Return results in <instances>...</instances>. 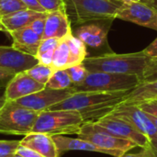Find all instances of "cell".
<instances>
[{
  "instance_id": "obj_43",
  "label": "cell",
  "mask_w": 157,
  "mask_h": 157,
  "mask_svg": "<svg viewBox=\"0 0 157 157\" xmlns=\"http://www.w3.org/2000/svg\"><path fill=\"white\" fill-rule=\"evenodd\" d=\"M117 1H121L122 2V0H117Z\"/></svg>"
},
{
  "instance_id": "obj_7",
  "label": "cell",
  "mask_w": 157,
  "mask_h": 157,
  "mask_svg": "<svg viewBox=\"0 0 157 157\" xmlns=\"http://www.w3.org/2000/svg\"><path fill=\"white\" fill-rule=\"evenodd\" d=\"M39 114L15 101H6L0 110V133L25 136L32 132Z\"/></svg>"
},
{
  "instance_id": "obj_24",
  "label": "cell",
  "mask_w": 157,
  "mask_h": 157,
  "mask_svg": "<svg viewBox=\"0 0 157 157\" xmlns=\"http://www.w3.org/2000/svg\"><path fill=\"white\" fill-rule=\"evenodd\" d=\"M55 70L52 66L37 63L29 70L25 71L30 77H32L34 80L38 81L40 84H43L46 86L47 82L51 78L52 75L53 74Z\"/></svg>"
},
{
  "instance_id": "obj_18",
  "label": "cell",
  "mask_w": 157,
  "mask_h": 157,
  "mask_svg": "<svg viewBox=\"0 0 157 157\" xmlns=\"http://www.w3.org/2000/svg\"><path fill=\"white\" fill-rule=\"evenodd\" d=\"M48 12H38L29 8L19 10L6 16L0 17L1 22L5 26L7 32L14 31L16 29L29 26L36 18L44 17Z\"/></svg>"
},
{
  "instance_id": "obj_38",
  "label": "cell",
  "mask_w": 157,
  "mask_h": 157,
  "mask_svg": "<svg viewBox=\"0 0 157 157\" xmlns=\"http://www.w3.org/2000/svg\"><path fill=\"white\" fill-rule=\"evenodd\" d=\"M6 102V97H5V88L4 89H0V110L3 108V106L5 105V103Z\"/></svg>"
},
{
  "instance_id": "obj_11",
  "label": "cell",
  "mask_w": 157,
  "mask_h": 157,
  "mask_svg": "<svg viewBox=\"0 0 157 157\" xmlns=\"http://www.w3.org/2000/svg\"><path fill=\"white\" fill-rule=\"evenodd\" d=\"M110 113L127 121L137 131L147 136L149 139L157 136L156 127L153 123L149 115L137 105L120 103L110 111Z\"/></svg>"
},
{
  "instance_id": "obj_9",
  "label": "cell",
  "mask_w": 157,
  "mask_h": 157,
  "mask_svg": "<svg viewBox=\"0 0 157 157\" xmlns=\"http://www.w3.org/2000/svg\"><path fill=\"white\" fill-rule=\"evenodd\" d=\"M74 93H75V91L74 90L73 87L62 90L45 87L40 91L19 98L15 102L27 109L41 112L49 109L51 107L56 105L57 103L66 99Z\"/></svg>"
},
{
  "instance_id": "obj_17",
  "label": "cell",
  "mask_w": 157,
  "mask_h": 157,
  "mask_svg": "<svg viewBox=\"0 0 157 157\" xmlns=\"http://www.w3.org/2000/svg\"><path fill=\"white\" fill-rule=\"evenodd\" d=\"M13 40V47L26 54L36 57L41 37L35 33L29 27H24L9 32Z\"/></svg>"
},
{
  "instance_id": "obj_22",
  "label": "cell",
  "mask_w": 157,
  "mask_h": 157,
  "mask_svg": "<svg viewBox=\"0 0 157 157\" xmlns=\"http://www.w3.org/2000/svg\"><path fill=\"white\" fill-rule=\"evenodd\" d=\"M65 39L70 49L72 66L82 63L86 58V45L73 33L66 36Z\"/></svg>"
},
{
  "instance_id": "obj_8",
  "label": "cell",
  "mask_w": 157,
  "mask_h": 157,
  "mask_svg": "<svg viewBox=\"0 0 157 157\" xmlns=\"http://www.w3.org/2000/svg\"><path fill=\"white\" fill-rule=\"evenodd\" d=\"M92 121L117 137L132 141L141 148H147L149 146L150 139L147 136L137 131L127 121L110 112Z\"/></svg>"
},
{
  "instance_id": "obj_5",
  "label": "cell",
  "mask_w": 157,
  "mask_h": 157,
  "mask_svg": "<svg viewBox=\"0 0 157 157\" xmlns=\"http://www.w3.org/2000/svg\"><path fill=\"white\" fill-rule=\"evenodd\" d=\"M85 122L82 114L75 110H44L40 112L32 132L50 135L76 134Z\"/></svg>"
},
{
  "instance_id": "obj_10",
  "label": "cell",
  "mask_w": 157,
  "mask_h": 157,
  "mask_svg": "<svg viewBox=\"0 0 157 157\" xmlns=\"http://www.w3.org/2000/svg\"><path fill=\"white\" fill-rule=\"evenodd\" d=\"M116 18L135 23L157 31V9L143 3H122L117 11Z\"/></svg>"
},
{
  "instance_id": "obj_13",
  "label": "cell",
  "mask_w": 157,
  "mask_h": 157,
  "mask_svg": "<svg viewBox=\"0 0 157 157\" xmlns=\"http://www.w3.org/2000/svg\"><path fill=\"white\" fill-rule=\"evenodd\" d=\"M39 63L37 58L26 54L13 46H0V67L15 73L25 72Z\"/></svg>"
},
{
  "instance_id": "obj_27",
  "label": "cell",
  "mask_w": 157,
  "mask_h": 157,
  "mask_svg": "<svg viewBox=\"0 0 157 157\" xmlns=\"http://www.w3.org/2000/svg\"><path fill=\"white\" fill-rule=\"evenodd\" d=\"M20 145V141L17 140H0V157H11L16 154Z\"/></svg>"
},
{
  "instance_id": "obj_42",
  "label": "cell",
  "mask_w": 157,
  "mask_h": 157,
  "mask_svg": "<svg viewBox=\"0 0 157 157\" xmlns=\"http://www.w3.org/2000/svg\"><path fill=\"white\" fill-rule=\"evenodd\" d=\"M11 157H24V156H21V155H17V154H14V155H13Z\"/></svg>"
},
{
  "instance_id": "obj_41",
  "label": "cell",
  "mask_w": 157,
  "mask_h": 157,
  "mask_svg": "<svg viewBox=\"0 0 157 157\" xmlns=\"http://www.w3.org/2000/svg\"><path fill=\"white\" fill-rule=\"evenodd\" d=\"M0 31H6V29L5 26L3 25V23L1 22V20H0Z\"/></svg>"
},
{
  "instance_id": "obj_33",
  "label": "cell",
  "mask_w": 157,
  "mask_h": 157,
  "mask_svg": "<svg viewBox=\"0 0 157 157\" xmlns=\"http://www.w3.org/2000/svg\"><path fill=\"white\" fill-rule=\"evenodd\" d=\"M16 154L24 157H44L43 155H41L40 154H39V153H37V152L29 149V148L22 146V145L18 146V148L16 151Z\"/></svg>"
},
{
  "instance_id": "obj_16",
  "label": "cell",
  "mask_w": 157,
  "mask_h": 157,
  "mask_svg": "<svg viewBox=\"0 0 157 157\" xmlns=\"http://www.w3.org/2000/svg\"><path fill=\"white\" fill-rule=\"evenodd\" d=\"M20 145L29 148L44 157H59L52 135L41 132H30L23 137Z\"/></svg>"
},
{
  "instance_id": "obj_26",
  "label": "cell",
  "mask_w": 157,
  "mask_h": 157,
  "mask_svg": "<svg viewBox=\"0 0 157 157\" xmlns=\"http://www.w3.org/2000/svg\"><path fill=\"white\" fill-rule=\"evenodd\" d=\"M66 70H67V73L69 74V76L72 80L73 86H77V85L81 84L82 82H84L89 73L83 63L74 65V66H71V67L67 68Z\"/></svg>"
},
{
  "instance_id": "obj_20",
  "label": "cell",
  "mask_w": 157,
  "mask_h": 157,
  "mask_svg": "<svg viewBox=\"0 0 157 157\" xmlns=\"http://www.w3.org/2000/svg\"><path fill=\"white\" fill-rule=\"evenodd\" d=\"M157 98V80L142 82L124 98L122 104H138Z\"/></svg>"
},
{
  "instance_id": "obj_1",
  "label": "cell",
  "mask_w": 157,
  "mask_h": 157,
  "mask_svg": "<svg viewBox=\"0 0 157 157\" xmlns=\"http://www.w3.org/2000/svg\"><path fill=\"white\" fill-rule=\"evenodd\" d=\"M129 92H75L47 110H75L82 114L85 121H92L109 113Z\"/></svg>"
},
{
  "instance_id": "obj_37",
  "label": "cell",
  "mask_w": 157,
  "mask_h": 157,
  "mask_svg": "<svg viewBox=\"0 0 157 157\" xmlns=\"http://www.w3.org/2000/svg\"><path fill=\"white\" fill-rule=\"evenodd\" d=\"M121 157H152L149 151L146 149V148H142V151H140L139 153H136V154H129V153H126L124 154Z\"/></svg>"
},
{
  "instance_id": "obj_29",
  "label": "cell",
  "mask_w": 157,
  "mask_h": 157,
  "mask_svg": "<svg viewBox=\"0 0 157 157\" xmlns=\"http://www.w3.org/2000/svg\"><path fill=\"white\" fill-rule=\"evenodd\" d=\"M37 1L47 12H52L65 7L64 0H37Z\"/></svg>"
},
{
  "instance_id": "obj_3",
  "label": "cell",
  "mask_w": 157,
  "mask_h": 157,
  "mask_svg": "<svg viewBox=\"0 0 157 157\" xmlns=\"http://www.w3.org/2000/svg\"><path fill=\"white\" fill-rule=\"evenodd\" d=\"M123 2L117 0H64L71 24L113 20Z\"/></svg>"
},
{
  "instance_id": "obj_15",
  "label": "cell",
  "mask_w": 157,
  "mask_h": 157,
  "mask_svg": "<svg viewBox=\"0 0 157 157\" xmlns=\"http://www.w3.org/2000/svg\"><path fill=\"white\" fill-rule=\"evenodd\" d=\"M72 33L71 22L65 7L48 12L42 40L50 38L62 40Z\"/></svg>"
},
{
  "instance_id": "obj_19",
  "label": "cell",
  "mask_w": 157,
  "mask_h": 157,
  "mask_svg": "<svg viewBox=\"0 0 157 157\" xmlns=\"http://www.w3.org/2000/svg\"><path fill=\"white\" fill-rule=\"evenodd\" d=\"M59 156L69 151H86L99 153L98 149L89 142L81 138H71L63 135H52Z\"/></svg>"
},
{
  "instance_id": "obj_34",
  "label": "cell",
  "mask_w": 157,
  "mask_h": 157,
  "mask_svg": "<svg viewBox=\"0 0 157 157\" xmlns=\"http://www.w3.org/2000/svg\"><path fill=\"white\" fill-rule=\"evenodd\" d=\"M144 53L149 56L152 60L157 59V38L149 45L144 50Z\"/></svg>"
},
{
  "instance_id": "obj_32",
  "label": "cell",
  "mask_w": 157,
  "mask_h": 157,
  "mask_svg": "<svg viewBox=\"0 0 157 157\" xmlns=\"http://www.w3.org/2000/svg\"><path fill=\"white\" fill-rule=\"evenodd\" d=\"M16 74L17 73H15L12 70L0 67V89L6 88V86L8 84V82L12 79V77Z\"/></svg>"
},
{
  "instance_id": "obj_21",
  "label": "cell",
  "mask_w": 157,
  "mask_h": 157,
  "mask_svg": "<svg viewBox=\"0 0 157 157\" xmlns=\"http://www.w3.org/2000/svg\"><path fill=\"white\" fill-rule=\"evenodd\" d=\"M72 66L71 53L66 39L63 38L60 40V42L55 49L52 67L54 70L67 69Z\"/></svg>"
},
{
  "instance_id": "obj_30",
  "label": "cell",
  "mask_w": 157,
  "mask_h": 157,
  "mask_svg": "<svg viewBox=\"0 0 157 157\" xmlns=\"http://www.w3.org/2000/svg\"><path fill=\"white\" fill-rule=\"evenodd\" d=\"M133 105H137L141 109H143L146 113L151 114L157 118V98L141 102L138 104H133Z\"/></svg>"
},
{
  "instance_id": "obj_23",
  "label": "cell",
  "mask_w": 157,
  "mask_h": 157,
  "mask_svg": "<svg viewBox=\"0 0 157 157\" xmlns=\"http://www.w3.org/2000/svg\"><path fill=\"white\" fill-rule=\"evenodd\" d=\"M72 86L73 83L66 69L55 70L45 86V87L47 88L56 90L67 89Z\"/></svg>"
},
{
  "instance_id": "obj_28",
  "label": "cell",
  "mask_w": 157,
  "mask_h": 157,
  "mask_svg": "<svg viewBox=\"0 0 157 157\" xmlns=\"http://www.w3.org/2000/svg\"><path fill=\"white\" fill-rule=\"evenodd\" d=\"M155 80H157V59L151 60L143 75V82H150Z\"/></svg>"
},
{
  "instance_id": "obj_4",
  "label": "cell",
  "mask_w": 157,
  "mask_h": 157,
  "mask_svg": "<svg viewBox=\"0 0 157 157\" xmlns=\"http://www.w3.org/2000/svg\"><path fill=\"white\" fill-rule=\"evenodd\" d=\"M76 134L96 146L99 153L114 157H121L137 145L132 141L113 135L94 121H85L78 129Z\"/></svg>"
},
{
  "instance_id": "obj_40",
  "label": "cell",
  "mask_w": 157,
  "mask_h": 157,
  "mask_svg": "<svg viewBox=\"0 0 157 157\" xmlns=\"http://www.w3.org/2000/svg\"><path fill=\"white\" fill-rule=\"evenodd\" d=\"M147 114H148V113H147ZM148 115H149L150 119L152 120L153 123L155 124V126L156 127V129H157V118L156 117H155V116H153V115H151V114H148Z\"/></svg>"
},
{
  "instance_id": "obj_25",
  "label": "cell",
  "mask_w": 157,
  "mask_h": 157,
  "mask_svg": "<svg viewBox=\"0 0 157 157\" xmlns=\"http://www.w3.org/2000/svg\"><path fill=\"white\" fill-rule=\"evenodd\" d=\"M27 8L21 0H0V17Z\"/></svg>"
},
{
  "instance_id": "obj_39",
  "label": "cell",
  "mask_w": 157,
  "mask_h": 157,
  "mask_svg": "<svg viewBox=\"0 0 157 157\" xmlns=\"http://www.w3.org/2000/svg\"><path fill=\"white\" fill-rule=\"evenodd\" d=\"M153 7H155V9H157V0H147V2L145 3Z\"/></svg>"
},
{
  "instance_id": "obj_12",
  "label": "cell",
  "mask_w": 157,
  "mask_h": 157,
  "mask_svg": "<svg viewBox=\"0 0 157 157\" xmlns=\"http://www.w3.org/2000/svg\"><path fill=\"white\" fill-rule=\"evenodd\" d=\"M45 88V85L30 77L26 72L17 73L5 88L6 101H16L19 98L36 93Z\"/></svg>"
},
{
  "instance_id": "obj_2",
  "label": "cell",
  "mask_w": 157,
  "mask_h": 157,
  "mask_svg": "<svg viewBox=\"0 0 157 157\" xmlns=\"http://www.w3.org/2000/svg\"><path fill=\"white\" fill-rule=\"evenodd\" d=\"M144 51L132 53H103L101 55L86 58L84 65L89 73L104 72L110 74L135 75L143 82L144 73L151 62Z\"/></svg>"
},
{
  "instance_id": "obj_36",
  "label": "cell",
  "mask_w": 157,
  "mask_h": 157,
  "mask_svg": "<svg viewBox=\"0 0 157 157\" xmlns=\"http://www.w3.org/2000/svg\"><path fill=\"white\" fill-rule=\"evenodd\" d=\"M146 149L149 151L151 156L157 157V136L150 138V144Z\"/></svg>"
},
{
  "instance_id": "obj_14",
  "label": "cell",
  "mask_w": 157,
  "mask_h": 157,
  "mask_svg": "<svg viewBox=\"0 0 157 157\" xmlns=\"http://www.w3.org/2000/svg\"><path fill=\"white\" fill-rule=\"evenodd\" d=\"M112 20L100 21V23L84 24L75 29V36L80 39L86 46L100 48L107 42V36Z\"/></svg>"
},
{
  "instance_id": "obj_6",
  "label": "cell",
  "mask_w": 157,
  "mask_h": 157,
  "mask_svg": "<svg viewBox=\"0 0 157 157\" xmlns=\"http://www.w3.org/2000/svg\"><path fill=\"white\" fill-rule=\"evenodd\" d=\"M141 83L142 79L135 75L94 72L88 73L84 82L72 87L75 92H119L131 91Z\"/></svg>"
},
{
  "instance_id": "obj_35",
  "label": "cell",
  "mask_w": 157,
  "mask_h": 157,
  "mask_svg": "<svg viewBox=\"0 0 157 157\" xmlns=\"http://www.w3.org/2000/svg\"><path fill=\"white\" fill-rule=\"evenodd\" d=\"M29 9L38 11V12H47L40 4L37 0H21Z\"/></svg>"
},
{
  "instance_id": "obj_31",
  "label": "cell",
  "mask_w": 157,
  "mask_h": 157,
  "mask_svg": "<svg viewBox=\"0 0 157 157\" xmlns=\"http://www.w3.org/2000/svg\"><path fill=\"white\" fill-rule=\"evenodd\" d=\"M46 16L36 18L35 20H33L28 27H29L35 33H37L39 36L41 37L42 39V35L44 33V29H45V22H46Z\"/></svg>"
}]
</instances>
